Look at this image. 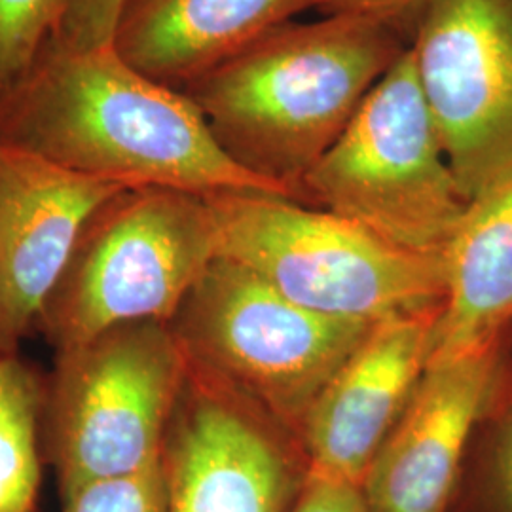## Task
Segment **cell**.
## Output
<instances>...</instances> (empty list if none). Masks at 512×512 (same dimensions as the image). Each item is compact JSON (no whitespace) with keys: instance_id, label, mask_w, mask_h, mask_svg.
<instances>
[{"instance_id":"13","label":"cell","mask_w":512,"mask_h":512,"mask_svg":"<svg viewBox=\"0 0 512 512\" xmlns=\"http://www.w3.org/2000/svg\"><path fill=\"white\" fill-rule=\"evenodd\" d=\"M321 0H124L112 46L133 69L181 90Z\"/></svg>"},{"instance_id":"12","label":"cell","mask_w":512,"mask_h":512,"mask_svg":"<svg viewBox=\"0 0 512 512\" xmlns=\"http://www.w3.org/2000/svg\"><path fill=\"white\" fill-rule=\"evenodd\" d=\"M497 351L431 361L363 482L368 512H448Z\"/></svg>"},{"instance_id":"3","label":"cell","mask_w":512,"mask_h":512,"mask_svg":"<svg viewBox=\"0 0 512 512\" xmlns=\"http://www.w3.org/2000/svg\"><path fill=\"white\" fill-rule=\"evenodd\" d=\"M217 256L306 310L376 327L442 308V256L410 253L330 211L291 198L207 196Z\"/></svg>"},{"instance_id":"15","label":"cell","mask_w":512,"mask_h":512,"mask_svg":"<svg viewBox=\"0 0 512 512\" xmlns=\"http://www.w3.org/2000/svg\"><path fill=\"white\" fill-rule=\"evenodd\" d=\"M46 385L16 355H0V512H35Z\"/></svg>"},{"instance_id":"7","label":"cell","mask_w":512,"mask_h":512,"mask_svg":"<svg viewBox=\"0 0 512 512\" xmlns=\"http://www.w3.org/2000/svg\"><path fill=\"white\" fill-rule=\"evenodd\" d=\"M175 319V332L194 363L281 420L302 425L374 329L306 310L219 256Z\"/></svg>"},{"instance_id":"21","label":"cell","mask_w":512,"mask_h":512,"mask_svg":"<svg viewBox=\"0 0 512 512\" xmlns=\"http://www.w3.org/2000/svg\"><path fill=\"white\" fill-rule=\"evenodd\" d=\"M480 512H512V431L478 497Z\"/></svg>"},{"instance_id":"2","label":"cell","mask_w":512,"mask_h":512,"mask_svg":"<svg viewBox=\"0 0 512 512\" xmlns=\"http://www.w3.org/2000/svg\"><path fill=\"white\" fill-rule=\"evenodd\" d=\"M399 29L361 16L289 21L190 82L220 147L293 192L408 50Z\"/></svg>"},{"instance_id":"5","label":"cell","mask_w":512,"mask_h":512,"mask_svg":"<svg viewBox=\"0 0 512 512\" xmlns=\"http://www.w3.org/2000/svg\"><path fill=\"white\" fill-rule=\"evenodd\" d=\"M190 359L175 329L135 321L57 349L46 385V456L61 499L162 463Z\"/></svg>"},{"instance_id":"17","label":"cell","mask_w":512,"mask_h":512,"mask_svg":"<svg viewBox=\"0 0 512 512\" xmlns=\"http://www.w3.org/2000/svg\"><path fill=\"white\" fill-rule=\"evenodd\" d=\"M63 512H167L162 463L137 475L95 480L61 499Z\"/></svg>"},{"instance_id":"11","label":"cell","mask_w":512,"mask_h":512,"mask_svg":"<svg viewBox=\"0 0 512 512\" xmlns=\"http://www.w3.org/2000/svg\"><path fill=\"white\" fill-rule=\"evenodd\" d=\"M440 310L391 319L336 372L304 423L308 475L363 488L366 473L420 384Z\"/></svg>"},{"instance_id":"10","label":"cell","mask_w":512,"mask_h":512,"mask_svg":"<svg viewBox=\"0 0 512 512\" xmlns=\"http://www.w3.org/2000/svg\"><path fill=\"white\" fill-rule=\"evenodd\" d=\"M124 190L0 141V355H16L86 224Z\"/></svg>"},{"instance_id":"18","label":"cell","mask_w":512,"mask_h":512,"mask_svg":"<svg viewBox=\"0 0 512 512\" xmlns=\"http://www.w3.org/2000/svg\"><path fill=\"white\" fill-rule=\"evenodd\" d=\"M122 2L124 0H67L65 14L52 42L73 50L109 46Z\"/></svg>"},{"instance_id":"14","label":"cell","mask_w":512,"mask_h":512,"mask_svg":"<svg viewBox=\"0 0 512 512\" xmlns=\"http://www.w3.org/2000/svg\"><path fill=\"white\" fill-rule=\"evenodd\" d=\"M442 260L431 361L497 351L512 327V171L467 203Z\"/></svg>"},{"instance_id":"8","label":"cell","mask_w":512,"mask_h":512,"mask_svg":"<svg viewBox=\"0 0 512 512\" xmlns=\"http://www.w3.org/2000/svg\"><path fill=\"white\" fill-rule=\"evenodd\" d=\"M408 50L471 202L512 171V0H431Z\"/></svg>"},{"instance_id":"4","label":"cell","mask_w":512,"mask_h":512,"mask_svg":"<svg viewBox=\"0 0 512 512\" xmlns=\"http://www.w3.org/2000/svg\"><path fill=\"white\" fill-rule=\"evenodd\" d=\"M296 202L351 220L410 253L442 256L469 200L444 154L410 50L311 165Z\"/></svg>"},{"instance_id":"19","label":"cell","mask_w":512,"mask_h":512,"mask_svg":"<svg viewBox=\"0 0 512 512\" xmlns=\"http://www.w3.org/2000/svg\"><path fill=\"white\" fill-rule=\"evenodd\" d=\"M431 0H321L317 12L321 16H361L376 19L399 29L410 38L421 12Z\"/></svg>"},{"instance_id":"16","label":"cell","mask_w":512,"mask_h":512,"mask_svg":"<svg viewBox=\"0 0 512 512\" xmlns=\"http://www.w3.org/2000/svg\"><path fill=\"white\" fill-rule=\"evenodd\" d=\"M67 0H0V95L54 40Z\"/></svg>"},{"instance_id":"20","label":"cell","mask_w":512,"mask_h":512,"mask_svg":"<svg viewBox=\"0 0 512 512\" xmlns=\"http://www.w3.org/2000/svg\"><path fill=\"white\" fill-rule=\"evenodd\" d=\"M291 512H368L361 486L306 476Z\"/></svg>"},{"instance_id":"6","label":"cell","mask_w":512,"mask_h":512,"mask_svg":"<svg viewBox=\"0 0 512 512\" xmlns=\"http://www.w3.org/2000/svg\"><path fill=\"white\" fill-rule=\"evenodd\" d=\"M215 258L207 198L128 188L86 224L37 327L63 349L124 323H171Z\"/></svg>"},{"instance_id":"1","label":"cell","mask_w":512,"mask_h":512,"mask_svg":"<svg viewBox=\"0 0 512 512\" xmlns=\"http://www.w3.org/2000/svg\"><path fill=\"white\" fill-rule=\"evenodd\" d=\"M0 141L128 188L294 200L220 147L186 93L139 73L112 44L73 50L50 42L0 95Z\"/></svg>"},{"instance_id":"9","label":"cell","mask_w":512,"mask_h":512,"mask_svg":"<svg viewBox=\"0 0 512 512\" xmlns=\"http://www.w3.org/2000/svg\"><path fill=\"white\" fill-rule=\"evenodd\" d=\"M236 395L190 359L162 454L167 512L293 509L308 465L260 429Z\"/></svg>"}]
</instances>
